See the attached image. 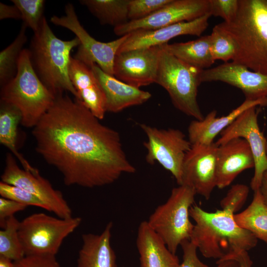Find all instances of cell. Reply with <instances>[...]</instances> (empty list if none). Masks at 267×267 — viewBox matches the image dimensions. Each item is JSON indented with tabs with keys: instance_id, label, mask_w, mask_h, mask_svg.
I'll list each match as a JSON object with an SVG mask.
<instances>
[{
	"instance_id": "1",
	"label": "cell",
	"mask_w": 267,
	"mask_h": 267,
	"mask_svg": "<svg viewBox=\"0 0 267 267\" xmlns=\"http://www.w3.org/2000/svg\"><path fill=\"white\" fill-rule=\"evenodd\" d=\"M99 120L82 102L62 94L34 127L37 152L61 173L65 185L102 186L135 172L119 134Z\"/></svg>"
},
{
	"instance_id": "2",
	"label": "cell",
	"mask_w": 267,
	"mask_h": 267,
	"mask_svg": "<svg viewBox=\"0 0 267 267\" xmlns=\"http://www.w3.org/2000/svg\"><path fill=\"white\" fill-rule=\"evenodd\" d=\"M234 215L222 209L208 212L197 205L190 207L189 216L195 223L190 240L204 257L219 260L239 251H248L257 245L258 239L238 225Z\"/></svg>"
},
{
	"instance_id": "3",
	"label": "cell",
	"mask_w": 267,
	"mask_h": 267,
	"mask_svg": "<svg viewBox=\"0 0 267 267\" xmlns=\"http://www.w3.org/2000/svg\"><path fill=\"white\" fill-rule=\"evenodd\" d=\"M80 42L57 38L44 17L39 30L34 33L28 49L32 67L45 87L55 97L70 92L78 99V94L69 75L71 52Z\"/></svg>"
},
{
	"instance_id": "4",
	"label": "cell",
	"mask_w": 267,
	"mask_h": 267,
	"mask_svg": "<svg viewBox=\"0 0 267 267\" xmlns=\"http://www.w3.org/2000/svg\"><path fill=\"white\" fill-rule=\"evenodd\" d=\"M230 23L220 25L233 38L237 52L232 61L267 74V0H238Z\"/></svg>"
},
{
	"instance_id": "5",
	"label": "cell",
	"mask_w": 267,
	"mask_h": 267,
	"mask_svg": "<svg viewBox=\"0 0 267 267\" xmlns=\"http://www.w3.org/2000/svg\"><path fill=\"white\" fill-rule=\"evenodd\" d=\"M55 99L34 71L28 49H24L15 76L1 87L0 100L12 104L20 111L21 123L23 126L34 128Z\"/></svg>"
},
{
	"instance_id": "6",
	"label": "cell",
	"mask_w": 267,
	"mask_h": 267,
	"mask_svg": "<svg viewBox=\"0 0 267 267\" xmlns=\"http://www.w3.org/2000/svg\"><path fill=\"white\" fill-rule=\"evenodd\" d=\"M164 44L155 83L168 92L177 109L196 120H202L204 117L197 98L203 70L178 59L165 49Z\"/></svg>"
},
{
	"instance_id": "7",
	"label": "cell",
	"mask_w": 267,
	"mask_h": 267,
	"mask_svg": "<svg viewBox=\"0 0 267 267\" xmlns=\"http://www.w3.org/2000/svg\"><path fill=\"white\" fill-rule=\"evenodd\" d=\"M196 194L186 185L173 188L167 201L158 206L147 221L173 254L183 241L190 239L194 224L189 219V209Z\"/></svg>"
},
{
	"instance_id": "8",
	"label": "cell",
	"mask_w": 267,
	"mask_h": 267,
	"mask_svg": "<svg viewBox=\"0 0 267 267\" xmlns=\"http://www.w3.org/2000/svg\"><path fill=\"white\" fill-rule=\"evenodd\" d=\"M80 217L61 218L43 213L20 222L18 233L25 255L55 256L64 239L80 225Z\"/></svg>"
},
{
	"instance_id": "9",
	"label": "cell",
	"mask_w": 267,
	"mask_h": 267,
	"mask_svg": "<svg viewBox=\"0 0 267 267\" xmlns=\"http://www.w3.org/2000/svg\"><path fill=\"white\" fill-rule=\"evenodd\" d=\"M65 13L62 16H53L50 21L56 26L69 30L79 40L80 44L74 58L88 66L95 63L105 73L114 76L113 65L116 55L128 34L107 43L98 41L81 24L72 3L65 5Z\"/></svg>"
},
{
	"instance_id": "10",
	"label": "cell",
	"mask_w": 267,
	"mask_h": 267,
	"mask_svg": "<svg viewBox=\"0 0 267 267\" xmlns=\"http://www.w3.org/2000/svg\"><path fill=\"white\" fill-rule=\"evenodd\" d=\"M140 126L147 137L143 143L147 150L146 162L150 164L158 162L180 185L184 160L191 147L189 140L178 129H159L145 124Z\"/></svg>"
},
{
	"instance_id": "11",
	"label": "cell",
	"mask_w": 267,
	"mask_h": 267,
	"mask_svg": "<svg viewBox=\"0 0 267 267\" xmlns=\"http://www.w3.org/2000/svg\"><path fill=\"white\" fill-rule=\"evenodd\" d=\"M1 179L2 182L22 188L38 197L47 205L48 211L53 213L57 217H72L71 208L62 193L55 189L39 172L35 174L21 169L10 153L6 155Z\"/></svg>"
},
{
	"instance_id": "12",
	"label": "cell",
	"mask_w": 267,
	"mask_h": 267,
	"mask_svg": "<svg viewBox=\"0 0 267 267\" xmlns=\"http://www.w3.org/2000/svg\"><path fill=\"white\" fill-rule=\"evenodd\" d=\"M258 115L257 106L246 110L220 133L221 137L215 142L219 146L237 137L244 138L247 141L255 162L254 174L250 183L254 191L259 189L263 175L267 170V140L260 129Z\"/></svg>"
},
{
	"instance_id": "13",
	"label": "cell",
	"mask_w": 267,
	"mask_h": 267,
	"mask_svg": "<svg viewBox=\"0 0 267 267\" xmlns=\"http://www.w3.org/2000/svg\"><path fill=\"white\" fill-rule=\"evenodd\" d=\"M164 44L133 49L117 53L114 76L136 88L155 83Z\"/></svg>"
},
{
	"instance_id": "14",
	"label": "cell",
	"mask_w": 267,
	"mask_h": 267,
	"mask_svg": "<svg viewBox=\"0 0 267 267\" xmlns=\"http://www.w3.org/2000/svg\"><path fill=\"white\" fill-rule=\"evenodd\" d=\"M210 13L209 0H171L150 16L138 20L129 21L114 28L122 37L138 30H153L170 25L193 20Z\"/></svg>"
},
{
	"instance_id": "15",
	"label": "cell",
	"mask_w": 267,
	"mask_h": 267,
	"mask_svg": "<svg viewBox=\"0 0 267 267\" xmlns=\"http://www.w3.org/2000/svg\"><path fill=\"white\" fill-rule=\"evenodd\" d=\"M217 148L215 142L191 145L183 162L181 185L192 188L206 200L217 187Z\"/></svg>"
},
{
	"instance_id": "16",
	"label": "cell",
	"mask_w": 267,
	"mask_h": 267,
	"mask_svg": "<svg viewBox=\"0 0 267 267\" xmlns=\"http://www.w3.org/2000/svg\"><path fill=\"white\" fill-rule=\"evenodd\" d=\"M201 83L221 82L240 89L245 99L267 98V74L251 70L232 61L203 70Z\"/></svg>"
},
{
	"instance_id": "17",
	"label": "cell",
	"mask_w": 267,
	"mask_h": 267,
	"mask_svg": "<svg viewBox=\"0 0 267 267\" xmlns=\"http://www.w3.org/2000/svg\"><path fill=\"white\" fill-rule=\"evenodd\" d=\"M206 14L198 18L153 30H138L128 34L117 53L168 44L171 39L181 35L200 36L206 30L211 16Z\"/></svg>"
},
{
	"instance_id": "18",
	"label": "cell",
	"mask_w": 267,
	"mask_h": 267,
	"mask_svg": "<svg viewBox=\"0 0 267 267\" xmlns=\"http://www.w3.org/2000/svg\"><path fill=\"white\" fill-rule=\"evenodd\" d=\"M254 166L253 155L245 139L234 138L218 146L217 187L222 189L228 186L239 174Z\"/></svg>"
},
{
	"instance_id": "19",
	"label": "cell",
	"mask_w": 267,
	"mask_h": 267,
	"mask_svg": "<svg viewBox=\"0 0 267 267\" xmlns=\"http://www.w3.org/2000/svg\"><path fill=\"white\" fill-rule=\"evenodd\" d=\"M69 75L80 101L100 120L105 113L106 98L103 90L90 66L72 57Z\"/></svg>"
},
{
	"instance_id": "20",
	"label": "cell",
	"mask_w": 267,
	"mask_h": 267,
	"mask_svg": "<svg viewBox=\"0 0 267 267\" xmlns=\"http://www.w3.org/2000/svg\"><path fill=\"white\" fill-rule=\"evenodd\" d=\"M89 66L104 92L107 111L118 113L127 108L141 105L151 98L149 92L127 84L105 73L95 63Z\"/></svg>"
},
{
	"instance_id": "21",
	"label": "cell",
	"mask_w": 267,
	"mask_h": 267,
	"mask_svg": "<svg viewBox=\"0 0 267 267\" xmlns=\"http://www.w3.org/2000/svg\"><path fill=\"white\" fill-rule=\"evenodd\" d=\"M267 106V98L245 99L226 116L217 117V111L209 112L202 120H193L188 128V140L191 145H209L214 143L216 136L229 126L240 115L255 106Z\"/></svg>"
},
{
	"instance_id": "22",
	"label": "cell",
	"mask_w": 267,
	"mask_h": 267,
	"mask_svg": "<svg viewBox=\"0 0 267 267\" xmlns=\"http://www.w3.org/2000/svg\"><path fill=\"white\" fill-rule=\"evenodd\" d=\"M136 243L140 267H178V257L168 249L147 221L138 226Z\"/></svg>"
},
{
	"instance_id": "23",
	"label": "cell",
	"mask_w": 267,
	"mask_h": 267,
	"mask_svg": "<svg viewBox=\"0 0 267 267\" xmlns=\"http://www.w3.org/2000/svg\"><path fill=\"white\" fill-rule=\"evenodd\" d=\"M113 223L109 222L99 234L82 235L83 244L77 259V267H118L111 245Z\"/></svg>"
},
{
	"instance_id": "24",
	"label": "cell",
	"mask_w": 267,
	"mask_h": 267,
	"mask_svg": "<svg viewBox=\"0 0 267 267\" xmlns=\"http://www.w3.org/2000/svg\"><path fill=\"white\" fill-rule=\"evenodd\" d=\"M164 46L178 59L201 70L208 69L215 61L211 53L210 35L187 42L166 44Z\"/></svg>"
},
{
	"instance_id": "25",
	"label": "cell",
	"mask_w": 267,
	"mask_h": 267,
	"mask_svg": "<svg viewBox=\"0 0 267 267\" xmlns=\"http://www.w3.org/2000/svg\"><path fill=\"white\" fill-rule=\"evenodd\" d=\"M21 120V114L20 111L12 104L0 100V143L10 150L18 159L24 170L33 173H38V170L32 167L18 152L16 148L17 127Z\"/></svg>"
},
{
	"instance_id": "26",
	"label": "cell",
	"mask_w": 267,
	"mask_h": 267,
	"mask_svg": "<svg viewBox=\"0 0 267 267\" xmlns=\"http://www.w3.org/2000/svg\"><path fill=\"white\" fill-rule=\"evenodd\" d=\"M234 219L238 226L267 245V206L259 189L254 191L249 206L242 212L235 214Z\"/></svg>"
},
{
	"instance_id": "27",
	"label": "cell",
	"mask_w": 267,
	"mask_h": 267,
	"mask_svg": "<svg viewBox=\"0 0 267 267\" xmlns=\"http://www.w3.org/2000/svg\"><path fill=\"white\" fill-rule=\"evenodd\" d=\"M130 0H82L85 6L102 25L114 28L129 21L128 5Z\"/></svg>"
},
{
	"instance_id": "28",
	"label": "cell",
	"mask_w": 267,
	"mask_h": 267,
	"mask_svg": "<svg viewBox=\"0 0 267 267\" xmlns=\"http://www.w3.org/2000/svg\"><path fill=\"white\" fill-rule=\"evenodd\" d=\"M22 24L20 31L14 40L0 52V83L2 87L16 75L20 55L27 42L26 29Z\"/></svg>"
},
{
	"instance_id": "29",
	"label": "cell",
	"mask_w": 267,
	"mask_h": 267,
	"mask_svg": "<svg viewBox=\"0 0 267 267\" xmlns=\"http://www.w3.org/2000/svg\"><path fill=\"white\" fill-rule=\"evenodd\" d=\"M20 221L15 216L8 218L0 230V256L14 262L25 255L19 235Z\"/></svg>"
},
{
	"instance_id": "30",
	"label": "cell",
	"mask_w": 267,
	"mask_h": 267,
	"mask_svg": "<svg viewBox=\"0 0 267 267\" xmlns=\"http://www.w3.org/2000/svg\"><path fill=\"white\" fill-rule=\"evenodd\" d=\"M210 36L214 60H221L224 63L232 61L237 52V45L231 36L219 24L214 26Z\"/></svg>"
},
{
	"instance_id": "31",
	"label": "cell",
	"mask_w": 267,
	"mask_h": 267,
	"mask_svg": "<svg viewBox=\"0 0 267 267\" xmlns=\"http://www.w3.org/2000/svg\"><path fill=\"white\" fill-rule=\"evenodd\" d=\"M14 5L19 9L23 23L34 33L40 28L44 16L45 0H12Z\"/></svg>"
},
{
	"instance_id": "32",
	"label": "cell",
	"mask_w": 267,
	"mask_h": 267,
	"mask_svg": "<svg viewBox=\"0 0 267 267\" xmlns=\"http://www.w3.org/2000/svg\"><path fill=\"white\" fill-rule=\"evenodd\" d=\"M1 197L11 199L26 206L40 207L48 211L45 203L37 196L17 186L2 181L0 182Z\"/></svg>"
},
{
	"instance_id": "33",
	"label": "cell",
	"mask_w": 267,
	"mask_h": 267,
	"mask_svg": "<svg viewBox=\"0 0 267 267\" xmlns=\"http://www.w3.org/2000/svg\"><path fill=\"white\" fill-rule=\"evenodd\" d=\"M171 0H130L128 5L129 21L138 20L154 13Z\"/></svg>"
},
{
	"instance_id": "34",
	"label": "cell",
	"mask_w": 267,
	"mask_h": 267,
	"mask_svg": "<svg viewBox=\"0 0 267 267\" xmlns=\"http://www.w3.org/2000/svg\"><path fill=\"white\" fill-rule=\"evenodd\" d=\"M249 193V187L244 184L233 185L220 201L222 210L235 214L245 204Z\"/></svg>"
},
{
	"instance_id": "35",
	"label": "cell",
	"mask_w": 267,
	"mask_h": 267,
	"mask_svg": "<svg viewBox=\"0 0 267 267\" xmlns=\"http://www.w3.org/2000/svg\"><path fill=\"white\" fill-rule=\"evenodd\" d=\"M212 16L222 18L229 23L236 17L239 6L238 0H209Z\"/></svg>"
},
{
	"instance_id": "36",
	"label": "cell",
	"mask_w": 267,
	"mask_h": 267,
	"mask_svg": "<svg viewBox=\"0 0 267 267\" xmlns=\"http://www.w3.org/2000/svg\"><path fill=\"white\" fill-rule=\"evenodd\" d=\"M14 267H60L55 256L28 255L14 261Z\"/></svg>"
},
{
	"instance_id": "37",
	"label": "cell",
	"mask_w": 267,
	"mask_h": 267,
	"mask_svg": "<svg viewBox=\"0 0 267 267\" xmlns=\"http://www.w3.org/2000/svg\"><path fill=\"white\" fill-rule=\"evenodd\" d=\"M180 246L183 251V258L178 267H211L199 260L197 255V248L190 240L183 241Z\"/></svg>"
},
{
	"instance_id": "38",
	"label": "cell",
	"mask_w": 267,
	"mask_h": 267,
	"mask_svg": "<svg viewBox=\"0 0 267 267\" xmlns=\"http://www.w3.org/2000/svg\"><path fill=\"white\" fill-rule=\"evenodd\" d=\"M27 206L14 200L3 197L0 198V226L4 227L6 221L18 212L24 210Z\"/></svg>"
},
{
	"instance_id": "39",
	"label": "cell",
	"mask_w": 267,
	"mask_h": 267,
	"mask_svg": "<svg viewBox=\"0 0 267 267\" xmlns=\"http://www.w3.org/2000/svg\"><path fill=\"white\" fill-rule=\"evenodd\" d=\"M232 260L236 261L239 267H252L253 261L250 258L248 251L241 250L225 256L218 261Z\"/></svg>"
},
{
	"instance_id": "40",
	"label": "cell",
	"mask_w": 267,
	"mask_h": 267,
	"mask_svg": "<svg viewBox=\"0 0 267 267\" xmlns=\"http://www.w3.org/2000/svg\"><path fill=\"white\" fill-rule=\"evenodd\" d=\"M21 19V13L15 5H9L0 3V19Z\"/></svg>"
},
{
	"instance_id": "41",
	"label": "cell",
	"mask_w": 267,
	"mask_h": 267,
	"mask_svg": "<svg viewBox=\"0 0 267 267\" xmlns=\"http://www.w3.org/2000/svg\"><path fill=\"white\" fill-rule=\"evenodd\" d=\"M264 202L267 206V170L264 173L259 188Z\"/></svg>"
},
{
	"instance_id": "42",
	"label": "cell",
	"mask_w": 267,
	"mask_h": 267,
	"mask_svg": "<svg viewBox=\"0 0 267 267\" xmlns=\"http://www.w3.org/2000/svg\"><path fill=\"white\" fill-rule=\"evenodd\" d=\"M216 267H239L238 264L234 260H227L216 262Z\"/></svg>"
},
{
	"instance_id": "43",
	"label": "cell",
	"mask_w": 267,
	"mask_h": 267,
	"mask_svg": "<svg viewBox=\"0 0 267 267\" xmlns=\"http://www.w3.org/2000/svg\"><path fill=\"white\" fill-rule=\"evenodd\" d=\"M0 267H14L13 261L0 256Z\"/></svg>"
},
{
	"instance_id": "44",
	"label": "cell",
	"mask_w": 267,
	"mask_h": 267,
	"mask_svg": "<svg viewBox=\"0 0 267 267\" xmlns=\"http://www.w3.org/2000/svg\"><path fill=\"white\" fill-rule=\"evenodd\" d=\"M266 153H267V142L266 144Z\"/></svg>"
}]
</instances>
